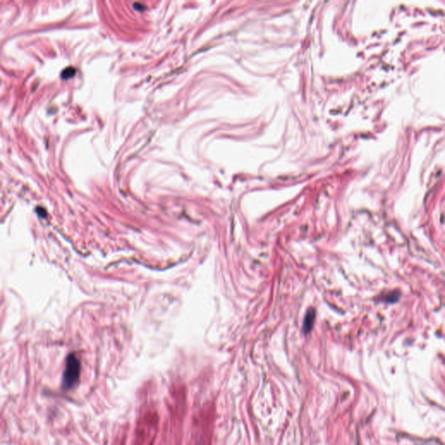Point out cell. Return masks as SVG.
<instances>
[{"instance_id":"cell-3","label":"cell","mask_w":445,"mask_h":445,"mask_svg":"<svg viewBox=\"0 0 445 445\" xmlns=\"http://www.w3.org/2000/svg\"><path fill=\"white\" fill-rule=\"evenodd\" d=\"M75 68H73V67H67V68L63 70L62 73H61V77H62V78H63V79H67V78L73 77V76L75 75Z\"/></svg>"},{"instance_id":"cell-1","label":"cell","mask_w":445,"mask_h":445,"mask_svg":"<svg viewBox=\"0 0 445 445\" xmlns=\"http://www.w3.org/2000/svg\"><path fill=\"white\" fill-rule=\"evenodd\" d=\"M80 362L74 354H70L66 362V369L63 371L62 387L63 390L73 388L78 382L80 376Z\"/></svg>"},{"instance_id":"cell-2","label":"cell","mask_w":445,"mask_h":445,"mask_svg":"<svg viewBox=\"0 0 445 445\" xmlns=\"http://www.w3.org/2000/svg\"><path fill=\"white\" fill-rule=\"evenodd\" d=\"M314 320H315V311L313 310H309V312L306 315V317L304 319V332H309L310 331V329L312 327Z\"/></svg>"}]
</instances>
